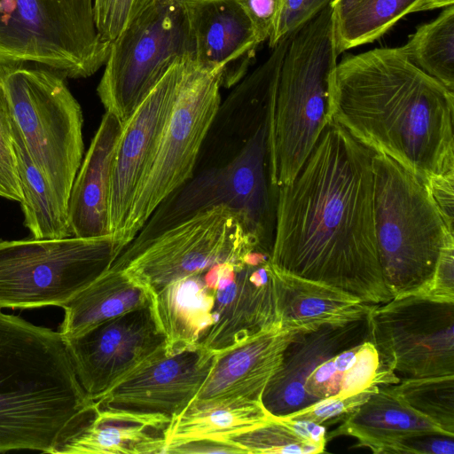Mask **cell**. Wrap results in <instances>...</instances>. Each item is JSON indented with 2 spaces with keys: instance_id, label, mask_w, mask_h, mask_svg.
<instances>
[{
  "instance_id": "1",
  "label": "cell",
  "mask_w": 454,
  "mask_h": 454,
  "mask_svg": "<svg viewBox=\"0 0 454 454\" xmlns=\"http://www.w3.org/2000/svg\"><path fill=\"white\" fill-rule=\"evenodd\" d=\"M374 153L332 120L293 180L278 187L270 261L283 273L383 304L373 218Z\"/></svg>"
},
{
  "instance_id": "2",
  "label": "cell",
  "mask_w": 454,
  "mask_h": 454,
  "mask_svg": "<svg viewBox=\"0 0 454 454\" xmlns=\"http://www.w3.org/2000/svg\"><path fill=\"white\" fill-rule=\"evenodd\" d=\"M332 118L424 184L454 172V92L413 65L401 47L337 63Z\"/></svg>"
},
{
  "instance_id": "3",
  "label": "cell",
  "mask_w": 454,
  "mask_h": 454,
  "mask_svg": "<svg viewBox=\"0 0 454 454\" xmlns=\"http://www.w3.org/2000/svg\"><path fill=\"white\" fill-rule=\"evenodd\" d=\"M96 411L60 333L0 312V453L54 454Z\"/></svg>"
},
{
  "instance_id": "4",
  "label": "cell",
  "mask_w": 454,
  "mask_h": 454,
  "mask_svg": "<svg viewBox=\"0 0 454 454\" xmlns=\"http://www.w3.org/2000/svg\"><path fill=\"white\" fill-rule=\"evenodd\" d=\"M273 119L262 121L167 197L129 244L137 246L197 212L218 205L243 214L260 246L271 253L278 187L273 182Z\"/></svg>"
},
{
  "instance_id": "5",
  "label": "cell",
  "mask_w": 454,
  "mask_h": 454,
  "mask_svg": "<svg viewBox=\"0 0 454 454\" xmlns=\"http://www.w3.org/2000/svg\"><path fill=\"white\" fill-rule=\"evenodd\" d=\"M377 251L392 298L423 294L451 232L427 188L386 155L372 159Z\"/></svg>"
},
{
  "instance_id": "6",
  "label": "cell",
  "mask_w": 454,
  "mask_h": 454,
  "mask_svg": "<svg viewBox=\"0 0 454 454\" xmlns=\"http://www.w3.org/2000/svg\"><path fill=\"white\" fill-rule=\"evenodd\" d=\"M333 7L292 33L281 66L273 119V182L293 180L332 118L337 65Z\"/></svg>"
},
{
  "instance_id": "7",
  "label": "cell",
  "mask_w": 454,
  "mask_h": 454,
  "mask_svg": "<svg viewBox=\"0 0 454 454\" xmlns=\"http://www.w3.org/2000/svg\"><path fill=\"white\" fill-rule=\"evenodd\" d=\"M110 44L97 28L93 0H0V67L86 78L105 65Z\"/></svg>"
},
{
  "instance_id": "8",
  "label": "cell",
  "mask_w": 454,
  "mask_h": 454,
  "mask_svg": "<svg viewBox=\"0 0 454 454\" xmlns=\"http://www.w3.org/2000/svg\"><path fill=\"white\" fill-rule=\"evenodd\" d=\"M0 72L28 153L67 216L84 153L81 106L65 78L46 68L0 67Z\"/></svg>"
},
{
  "instance_id": "9",
  "label": "cell",
  "mask_w": 454,
  "mask_h": 454,
  "mask_svg": "<svg viewBox=\"0 0 454 454\" xmlns=\"http://www.w3.org/2000/svg\"><path fill=\"white\" fill-rule=\"evenodd\" d=\"M124 249L112 234L0 239V309L63 308L107 271Z\"/></svg>"
},
{
  "instance_id": "10",
  "label": "cell",
  "mask_w": 454,
  "mask_h": 454,
  "mask_svg": "<svg viewBox=\"0 0 454 454\" xmlns=\"http://www.w3.org/2000/svg\"><path fill=\"white\" fill-rule=\"evenodd\" d=\"M256 249L265 250L251 233L243 214L218 205L137 246L126 247L111 268L124 270L152 294L216 264L240 262Z\"/></svg>"
},
{
  "instance_id": "11",
  "label": "cell",
  "mask_w": 454,
  "mask_h": 454,
  "mask_svg": "<svg viewBox=\"0 0 454 454\" xmlns=\"http://www.w3.org/2000/svg\"><path fill=\"white\" fill-rule=\"evenodd\" d=\"M194 55L184 1L157 0L110 44L97 88L106 112L125 122L176 62Z\"/></svg>"
},
{
  "instance_id": "12",
  "label": "cell",
  "mask_w": 454,
  "mask_h": 454,
  "mask_svg": "<svg viewBox=\"0 0 454 454\" xmlns=\"http://www.w3.org/2000/svg\"><path fill=\"white\" fill-rule=\"evenodd\" d=\"M221 88L218 71L186 62L175 103L120 238L125 247L158 206L192 176L221 103Z\"/></svg>"
},
{
  "instance_id": "13",
  "label": "cell",
  "mask_w": 454,
  "mask_h": 454,
  "mask_svg": "<svg viewBox=\"0 0 454 454\" xmlns=\"http://www.w3.org/2000/svg\"><path fill=\"white\" fill-rule=\"evenodd\" d=\"M369 317L372 340L390 371L454 374V301L409 294L375 305Z\"/></svg>"
},
{
  "instance_id": "14",
  "label": "cell",
  "mask_w": 454,
  "mask_h": 454,
  "mask_svg": "<svg viewBox=\"0 0 454 454\" xmlns=\"http://www.w3.org/2000/svg\"><path fill=\"white\" fill-rule=\"evenodd\" d=\"M204 278L214 291V324L199 346L215 355L280 324L270 252L256 249L240 262L216 264Z\"/></svg>"
},
{
  "instance_id": "15",
  "label": "cell",
  "mask_w": 454,
  "mask_h": 454,
  "mask_svg": "<svg viewBox=\"0 0 454 454\" xmlns=\"http://www.w3.org/2000/svg\"><path fill=\"white\" fill-rule=\"evenodd\" d=\"M76 376L93 401L147 361L166 352L151 304L64 339Z\"/></svg>"
},
{
  "instance_id": "16",
  "label": "cell",
  "mask_w": 454,
  "mask_h": 454,
  "mask_svg": "<svg viewBox=\"0 0 454 454\" xmlns=\"http://www.w3.org/2000/svg\"><path fill=\"white\" fill-rule=\"evenodd\" d=\"M186 62H176L122 123L112 160L108 202L110 232L121 243L137 190L170 114Z\"/></svg>"
},
{
  "instance_id": "17",
  "label": "cell",
  "mask_w": 454,
  "mask_h": 454,
  "mask_svg": "<svg viewBox=\"0 0 454 454\" xmlns=\"http://www.w3.org/2000/svg\"><path fill=\"white\" fill-rule=\"evenodd\" d=\"M215 354L197 346L147 361L95 401L98 408L139 413H180L198 395Z\"/></svg>"
},
{
  "instance_id": "18",
  "label": "cell",
  "mask_w": 454,
  "mask_h": 454,
  "mask_svg": "<svg viewBox=\"0 0 454 454\" xmlns=\"http://www.w3.org/2000/svg\"><path fill=\"white\" fill-rule=\"evenodd\" d=\"M370 312L360 317L298 330L263 391L264 408L274 417H283L309 406L304 389L306 378L334 354L372 339Z\"/></svg>"
},
{
  "instance_id": "19",
  "label": "cell",
  "mask_w": 454,
  "mask_h": 454,
  "mask_svg": "<svg viewBox=\"0 0 454 454\" xmlns=\"http://www.w3.org/2000/svg\"><path fill=\"white\" fill-rule=\"evenodd\" d=\"M195 44L193 62L221 74V86L246 75L260 42L237 0H183Z\"/></svg>"
},
{
  "instance_id": "20",
  "label": "cell",
  "mask_w": 454,
  "mask_h": 454,
  "mask_svg": "<svg viewBox=\"0 0 454 454\" xmlns=\"http://www.w3.org/2000/svg\"><path fill=\"white\" fill-rule=\"evenodd\" d=\"M297 331L278 324L215 354L212 368L195 398L262 403L263 391Z\"/></svg>"
},
{
  "instance_id": "21",
  "label": "cell",
  "mask_w": 454,
  "mask_h": 454,
  "mask_svg": "<svg viewBox=\"0 0 454 454\" xmlns=\"http://www.w3.org/2000/svg\"><path fill=\"white\" fill-rule=\"evenodd\" d=\"M122 122L106 112L74 181L67 207L72 236L83 239L111 235L109 190L114 148Z\"/></svg>"
},
{
  "instance_id": "22",
  "label": "cell",
  "mask_w": 454,
  "mask_h": 454,
  "mask_svg": "<svg viewBox=\"0 0 454 454\" xmlns=\"http://www.w3.org/2000/svg\"><path fill=\"white\" fill-rule=\"evenodd\" d=\"M170 420L163 414L97 407L90 421L54 454H164Z\"/></svg>"
},
{
  "instance_id": "23",
  "label": "cell",
  "mask_w": 454,
  "mask_h": 454,
  "mask_svg": "<svg viewBox=\"0 0 454 454\" xmlns=\"http://www.w3.org/2000/svg\"><path fill=\"white\" fill-rule=\"evenodd\" d=\"M204 273L176 280L152 294L150 304L168 355L197 347L214 324V291Z\"/></svg>"
},
{
  "instance_id": "24",
  "label": "cell",
  "mask_w": 454,
  "mask_h": 454,
  "mask_svg": "<svg viewBox=\"0 0 454 454\" xmlns=\"http://www.w3.org/2000/svg\"><path fill=\"white\" fill-rule=\"evenodd\" d=\"M275 270L282 327L304 330L345 321L364 316L375 306L335 287Z\"/></svg>"
},
{
  "instance_id": "25",
  "label": "cell",
  "mask_w": 454,
  "mask_h": 454,
  "mask_svg": "<svg viewBox=\"0 0 454 454\" xmlns=\"http://www.w3.org/2000/svg\"><path fill=\"white\" fill-rule=\"evenodd\" d=\"M151 293L127 271L110 268L74 297L63 309L59 327L63 339L87 331L151 303Z\"/></svg>"
},
{
  "instance_id": "26",
  "label": "cell",
  "mask_w": 454,
  "mask_h": 454,
  "mask_svg": "<svg viewBox=\"0 0 454 454\" xmlns=\"http://www.w3.org/2000/svg\"><path fill=\"white\" fill-rule=\"evenodd\" d=\"M396 373L382 362L372 339L348 347L321 363L304 381L309 405L332 396L351 395L396 384Z\"/></svg>"
},
{
  "instance_id": "27",
  "label": "cell",
  "mask_w": 454,
  "mask_h": 454,
  "mask_svg": "<svg viewBox=\"0 0 454 454\" xmlns=\"http://www.w3.org/2000/svg\"><path fill=\"white\" fill-rule=\"evenodd\" d=\"M429 432L448 434L385 387H380L340 426L327 434V441L342 435L351 436L357 440L356 447H365L378 453L381 447L401 437Z\"/></svg>"
},
{
  "instance_id": "28",
  "label": "cell",
  "mask_w": 454,
  "mask_h": 454,
  "mask_svg": "<svg viewBox=\"0 0 454 454\" xmlns=\"http://www.w3.org/2000/svg\"><path fill=\"white\" fill-rule=\"evenodd\" d=\"M273 418L261 402L194 398L171 418L166 430V447L195 438L225 439Z\"/></svg>"
},
{
  "instance_id": "29",
  "label": "cell",
  "mask_w": 454,
  "mask_h": 454,
  "mask_svg": "<svg viewBox=\"0 0 454 454\" xmlns=\"http://www.w3.org/2000/svg\"><path fill=\"white\" fill-rule=\"evenodd\" d=\"M12 135L23 201L24 225L37 239L72 236L67 216L60 209L44 176L33 162L12 117Z\"/></svg>"
},
{
  "instance_id": "30",
  "label": "cell",
  "mask_w": 454,
  "mask_h": 454,
  "mask_svg": "<svg viewBox=\"0 0 454 454\" xmlns=\"http://www.w3.org/2000/svg\"><path fill=\"white\" fill-rule=\"evenodd\" d=\"M419 0H343L333 7V37L338 55L380 38Z\"/></svg>"
},
{
  "instance_id": "31",
  "label": "cell",
  "mask_w": 454,
  "mask_h": 454,
  "mask_svg": "<svg viewBox=\"0 0 454 454\" xmlns=\"http://www.w3.org/2000/svg\"><path fill=\"white\" fill-rule=\"evenodd\" d=\"M421 71L454 92V6L417 28L401 47Z\"/></svg>"
},
{
  "instance_id": "32",
  "label": "cell",
  "mask_w": 454,
  "mask_h": 454,
  "mask_svg": "<svg viewBox=\"0 0 454 454\" xmlns=\"http://www.w3.org/2000/svg\"><path fill=\"white\" fill-rule=\"evenodd\" d=\"M316 424L274 417L270 421L225 438L247 454H310L325 452L315 443Z\"/></svg>"
},
{
  "instance_id": "33",
  "label": "cell",
  "mask_w": 454,
  "mask_h": 454,
  "mask_svg": "<svg viewBox=\"0 0 454 454\" xmlns=\"http://www.w3.org/2000/svg\"><path fill=\"white\" fill-rule=\"evenodd\" d=\"M414 411L454 436V374L404 377L383 386Z\"/></svg>"
},
{
  "instance_id": "34",
  "label": "cell",
  "mask_w": 454,
  "mask_h": 454,
  "mask_svg": "<svg viewBox=\"0 0 454 454\" xmlns=\"http://www.w3.org/2000/svg\"><path fill=\"white\" fill-rule=\"evenodd\" d=\"M0 197L21 203L22 191L18 173L12 135V114L0 72Z\"/></svg>"
},
{
  "instance_id": "35",
  "label": "cell",
  "mask_w": 454,
  "mask_h": 454,
  "mask_svg": "<svg viewBox=\"0 0 454 454\" xmlns=\"http://www.w3.org/2000/svg\"><path fill=\"white\" fill-rule=\"evenodd\" d=\"M157 0H93L94 19L101 37L112 43Z\"/></svg>"
},
{
  "instance_id": "36",
  "label": "cell",
  "mask_w": 454,
  "mask_h": 454,
  "mask_svg": "<svg viewBox=\"0 0 454 454\" xmlns=\"http://www.w3.org/2000/svg\"><path fill=\"white\" fill-rule=\"evenodd\" d=\"M378 388H370L351 395L328 397L301 410L278 418L289 420H307L326 427L342 422Z\"/></svg>"
},
{
  "instance_id": "37",
  "label": "cell",
  "mask_w": 454,
  "mask_h": 454,
  "mask_svg": "<svg viewBox=\"0 0 454 454\" xmlns=\"http://www.w3.org/2000/svg\"><path fill=\"white\" fill-rule=\"evenodd\" d=\"M453 454L454 436L439 432L409 434L381 447L378 454Z\"/></svg>"
},
{
  "instance_id": "38",
  "label": "cell",
  "mask_w": 454,
  "mask_h": 454,
  "mask_svg": "<svg viewBox=\"0 0 454 454\" xmlns=\"http://www.w3.org/2000/svg\"><path fill=\"white\" fill-rule=\"evenodd\" d=\"M334 0H283L277 30L269 40L273 48L286 35H291L313 19Z\"/></svg>"
},
{
  "instance_id": "39",
  "label": "cell",
  "mask_w": 454,
  "mask_h": 454,
  "mask_svg": "<svg viewBox=\"0 0 454 454\" xmlns=\"http://www.w3.org/2000/svg\"><path fill=\"white\" fill-rule=\"evenodd\" d=\"M423 295L442 301H454V236L450 234L438 258L432 280Z\"/></svg>"
},
{
  "instance_id": "40",
  "label": "cell",
  "mask_w": 454,
  "mask_h": 454,
  "mask_svg": "<svg viewBox=\"0 0 454 454\" xmlns=\"http://www.w3.org/2000/svg\"><path fill=\"white\" fill-rule=\"evenodd\" d=\"M249 18L260 43L275 34L283 0H237Z\"/></svg>"
},
{
  "instance_id": "41",
  "label": "cell",
  "mask_w": 454,
  "mask_h": 454,
  "mask_svg": "<svg viewBox=\"0 0 454 454\" xmlns=\"http://www.w3.org/2000/svg\"><path fill=\"white\" fill-rule=\"evenodd\" d=\"M424 184L437 205L448 229L453 232L454 172L434 176Z\"/></svg>"
},
{
  "instance_id": "42",
  "label": "cell",
  "mask_w": 454,
  "mask_h": 454,
  "mask_svg": "<svg viewBox=\"0 0 454 454\" xmlns=\"http://www.w3.org/2000/svg\"><path fill=\"white\" fill-rule=\"evenodd\" d=\"M244 453L231 442L216 438H195L166 447L164 454Z\"/></svg>"
},
{
  "instance_id": "43",
  "label": "cell",
  "mask_w": 454,
  "mask_h": 454,
  "mask_svg": "<svg viewBox=\"0 0 454 454\" xmlns=\"http://www.w3.org/2000/svg\"><path fill=\"white\" fill-rule=\"evenodd\" d=\"M453 4L454 0H419L414 6L412 12L448 7L453 5Z\"/></svg>"
},
{
  "instance_id": "44",
  "label": "cell",
  "mask_w": 454,
  "mask_h": 454,
  "mask_svg": "<svg viewBox=\"0 0 454 454\" xmlns=\"http://www.w3.org/2000/svg\"><path fill=\"white\" fill-rule=\"evenodd\" d=\"M340 1H343V0H334L332 4H333V3H338V2H340Z\"/></svg>"
}]
</instances>
